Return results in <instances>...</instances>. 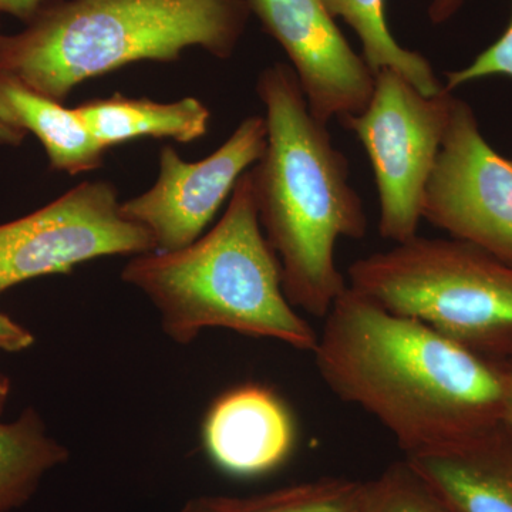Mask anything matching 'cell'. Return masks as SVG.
<instances>
[{"mask_svg":"<svg viewBox=\"0 0 512 512\" xmlns=\"http://www.w3.org/2000/svg\"><path fill=\"white\" fill-rule=\"evenodd\" d=\"M76 111L106 150L138 138L192 143L207 136L211 120L210 109L197 97L158 103L114 94L84 101Z\"/></svg>","mask_w":512,"mask_h":512,"instance_id":"obj_13","label":"cell"},{"mask_svg":"<svg viewBox=\"0 0 512 512\" xmlns=\"http://www.w3.org/2000/svg\"><path fill=\"white\" fill-rule=\"evenodd\" d=\"M35 343V336L9 316L0 312V352L19 353Z\"/></svg>","mask_w":512,"mask_h":512,"instance_id":"obj_20","label":"cell"},{"mask_svg":"<svg viewBox=\"0 0 512 512\" xmlns=\"http://www.w3.org/2000/svg\"><path fill=\"white\" fill-rule=\"evenodd\" d=\"M491 76H507L512 79V16L510 25L497 42L487 47L468 66L446 74L444 87L448 92H453L464 84Z\"/></svg>","mask_w":512,"mask_h":512,"instance_id":"obj_19","label":"cell"},{"mask_svg":"<svg viewBox=\"0 0 512 512\" xmlns=\"http://www.w3.org/2000/svg\"><path fill=\"white\" fill-rule=\"evenodd\" d=\"M265 116L241 121L217 151L187 163L171 146L160 151L153 187L121 202V214L153 235L156 251H178L194 244L234 191L239 178L264 156Z\"/></svg>","mask_w":512,"mask_h":512,"instance_id":"obj_9","label":"cell"},{"mask_svg":"<svg viewBox=\"0 0 512 512\" xmlns=\"http://www.w3.org/2000/svg\"><path fill=\"white\" fill-rule=\"evenodd\" d=\"M323 3L333 18H342L355 30L362 45V57L375 74L383 69L394 70L427 96L443 90V83L429 60L404 49L394 39L384 15V0H323Z\"/></svg>","mask_w":512,"mask_h":512,"instance_id":"obj_16","label":"cell"},{"mask_svg":"<svg viewBox=\"0 0 512 512\" xmlns=\"http://www.w3.org/2000/svg\"><path fill=\"white\" fill-rule=\"evenodd\" d=\"M453 96L446 87L427 96L402 74L383 69L365 110L338 120L362 143L372 164L384 239L400 244L417 235Z\"/></svg>","mask_w":512,"mask_h":512,"instance_id":"obj_6","label":"cell"},{"mask_svg":"<svg viewBox=\"0 0 512 512\" xmlns=\"http://www.w3.org/2000/svg\"><path fill=\"white\" fill-rule=\"evenodd\" d=\"M0 101L16 126L39 138L53 170L77 175L103 165L106 147L76 109H67L60 101L43 96L5 74H0Z\"/></svg>","mask_w":512,"mask_h":512,"instance_id":"obj_14","label":"cell"},{"mask_svg":"<svg viewBox=\"0 0 512 512\" xmlns=\"http://www.w3.org/2000/svg\"><path fill=\"white\" fill-rule=\"evenodd\" d=\"M326 386L375 417L406 456L448 446L503 423V362L340 293L315 352Z\"/></svg>","mask_w":512,"mask_h":512,"instance_id":"obj_1","label":"cell"},{"mask_svg":"<svg viewBox=\"0 0 512 512\" xmlns=\"http://www.w3.org/2000/svg\"><path fill=\"white\" fill-rule=\"evenodd\" d=\"M363 481L322 477L249 497L198 495L180 512H353Z\"/></svg>","mask_w":512,"mask_h":512,"instance_id":"obj_17","label":"cell"},{"mask_svg":"<svg viewBox=\"0 0 512 512\" xmlns=\"http://www.w3.org/2000/svg\"><path fill=\"white\" fill-rule=\"evenodd\" d=\"M25 136L26 131L16 126V124L9 119L8 114H6L5 109H3L2 101H0V144L19 146Z\"/></svg>","mask_w":512,"mask_h":512,"instance_id":"obj_23","label":"cell"},{"mask_svg":"<svg viewBox=\"0 0 512 512\" xmlns=\"http://www.w3.org/2000/svg\"><path fill=\"white\" fill-rule=\"evenodd\" d=\"M350 288L478 355L512 359V265L456 238L416 237L357 259Z\"/></svg>","mask_w":512,"mask_h":512,"instance_id":"obj_5","label":"cell"},{"mask_svg":"<svg viewBox=\"0 0 512 512\" xmlns=\"http://www.w3.org/2000/svg\"><path fill=\"white\" fill-rule=\"evenodd\" d=\"M295 437V421L284 400L258 384L229 390L211 407L204 424L211 460L232 476H261L282 466Z\"/></svg>","mask_w":512,"mask_h":512,"instance_id":"obj_11","label":"cell"},{"mask_svg":"<svg viewBox=\"0 0 512 512\" xmlns=\"http://www.w3.org/2000/svg\"><path fill=\"white\" fill-rule=\"evenodd\" d=\"M292 63L313 116L330 120L365 110L376 74L350 47L323 0H247Z\"/></svg>","mask_w":512,"mask_h":512,"instance_id":"obj_10","label":"cell"},{"mask_svg":"<svg viewBox=\"0 0 512 512\" xmlns=\"http://www.w3.org/2000/svg\"><path fill=\"white\" fill-rule=\"evenodd\" d=\"M10 394L9 377L0 375V400H8Z\"/></svg>","mask_w":512,"mask_h":512,"instance_id":"obj_25","label":"cell"},{"mask_svg":"<svg viewBox=\"0 0 512 512\" xmlns=\"http://www.w3.org/2000/svg\"><path fill=\"white\" fill-rule=\"evenodd\" d=\"M512 360V359H511Z\"/></svg>","mask_w":512,"mask_h":512,"instance_id":"obj_26","label":"cell"},{"mask_svg":"<svg viewBox=\"0 0 512 512\" xmlns=\"http://www.w3.org/2000/svg\"><path fill=\"white\" fill-rule=\"evenodd\" d=\"M404 458L451 512H512V430L504 423Z\"/></svg>","mask_w":512,"mask_h":512,"instance_id":"obj_12","label":"cell"},{"mask_svg":"<svg viewBox=\"0 0 512 512\" xmlns=\"http://www.w3.org/2000/svg\"><path fill=\"white\" fill-rule=\"evenodd\" d=\"M466 2L467 0H429V18L434 25L446 23Z\"/></svg>","mask_w":512,"mask_h":512,"instance_id":"obj_21","label":"cell"},{"mask_svg":"<svg viewBox=\"0 0 512 512\" xmlns=\"http://www.w3.org/2000/svg\"><path fill=\"white\" fill-rule=\"evenodd\" d=\"M503 423L512 430V360L503 362Z\"/></svg>","mask_w":512,"mask_h":512,"instance_id":"obj_24","label":"cell"},{"mask_svg":"<svg viewBox=\"0 0 512 512\" xmlns=\"http://www.w3.org/2000/svg\"><path fill=\"white\" fill-rule=\"evenodd\" d=\"M121 279L153 303L178 345L221 328L312 355L318 346L319 333L285 296L281 264L259 222L251 168L208 234L178 251L134 256Z\"/></svg>","mask_w":512,"mask_h":512,"instance_id":"obj_3","label":"cell"},{"mask_svg":"<svg viewBox=\"0 0 512 512\" xmlns=\"http://www.w3.org/2000/svg\"><path fill=\"white\" fill-rule=\"evenodd\" d=\"M353 512H451L409 461H396L363 481Z\"/></svg>","mask_w":512,"mask_h":512,"instance_id":"obj_18","label":"cell"},{"mask_svg":"<svg viewBox=\"0 0 512 512\" xmlns=\"http://www.w3.org/2000/svg\"><path fill=\"white\" fill-rule=\"evenodd\" d=\"M421 218L512 265V160L488 144L473 107L456 96Z\"/></svg>","mask_w":512,"mask_h":512,"instance_id":"obj_8","label":"cell"},{"mask_svg":"<svg viewBox=\"0 0 512 512\" xmlns=\"http://www.w3.org/2000/svg\"><path fill=\"white\" fill-rule=\"evenodd\" d=\"M43 0H0V12L29 19L39 13Z\"/></svg>","mask_w":512,"mask_h":512,"instance_id":"obj_22","label":"cell"},{"mask_svg":"<svg viewBox=\"0 0 512 512\" xmlns=\"http://www.w3.org/2000/svg\"><path fill=\"white\" fill-rule=\"evenodd\" d=\"M247 0H67L0 37V74L62 101L74 87L137 62L171 63L191 47L234 55Z\"/></svg>","mask_w":512,"mask_h":512,"instance_id":"obj_4","label":"cell"},{"mask_svg":"<svg viewBox=\"0 0 512 512\" xmlns=\"http://www.w3.org/2000/svg\"><path fill=\"white\" fill-rule=\"evenodd\" d=\"M256 93L268 126L264 156L251 168L259 222L281 264L288 301L325 319L348 288L336 242L366 237L365 207L349 183L345 154L309 110L292 67H266Z\"/></svg>","mask_w":512,"mask_h":512,"instance_id":"obj_2","label":"cell"},{"mask_svg":"<svg viewBox=\"0 0 512 512\" xmlns=\"http://www.w3.org/2000/svg\"><path fill=\"white\" fill-rule=\"evenodd\" d=\"M153 251L150 231L121 214L116 185L86 181L46 207L0 225V295L29 279L69 274L101 256Z\"/></svg>","mask_w":512,"mask_h":512,"instance_id":"obj_7","label":"cell"},{"mask_svg":"<svg viewBox=\"0 0 512 512\" xmlns=\"http://www.w3.org/2000/svg\"><path fill=\"white\" fill-rule=\"evenodd\" d=\"M8 400H0V512L19 510L32 500L43 478L67 463L69 450L47 433L33 407L3 423Z\"/></svg>","mask_w":512,"mask_h":512,"instance_id":"obj_15","label":"cell"}]
</instances>
